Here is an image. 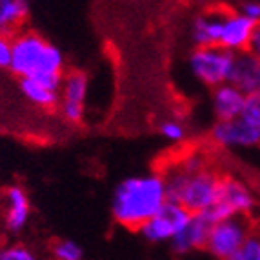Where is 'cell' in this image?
<instances>
[{
	"mask_svg": "<svg viewBox=\"0 0 260 260\" xmlns=\"http://www.w3.org/2000/svg\"><path fill=\"white\" fill-rule=\"evenodd\" d=\"M166 202L168 195L160 173L127 177L113 191V220L129 231H139L140 225L148 222Z\"/></svg>",
	"mask_w": 260,
	"mask_h": 260,
	"instance_id": "obj_1",
	"label": "cell"
},
{
	"mask_svg": "<svg viewBox=\"0 0 260 260\" xmlns=\"http://www.w3.org/2000/svg\"><path fill=\"white\" fill-rule=\"evenodd\" d=\"M255 22L239 9H215L197 15L191 22V40L195 46H218L230 53L247 51Z\"/></svg>",
	"mask_w": 260,
	"mask_h": 260,
	"instance_id": "obj_2",
	"label": "cell"
},
{
	"mask_svg": "<svg viewBox=\"0 0 260 260\" xmlns=\"http://www.w3.org/2000/svg\"><path fill=\"white\" fill-rule=\"evenodd\" d=\"M9 71L18 78H46L62 82L66 60L56 46L35 31L24 29L13 37V55Z\"/></svg>",
	"mask_w": 260,
	"mask_h": 260,
	"instance_id": "obj_3",
	"label": "cell"
},
{
	"mask_svg": "<svg viewBox=\"0 0 260 260\" xmlns=\"http://www.w3.org/2000/svg\"><path fill=\"white\" fill-rule=\"evenodd\" d=\"M168 202H177L189 213H206L215 206L220 193L222 175L213 166L197 173H184L175 164L160 171Z\"/></svg>",
	"mask_w": 260,
	"mask_h": 260,
	"instance_id": "obj_4",
	"label": "cell"
},
{
	"mask_svg": "<svg viewBox=\"0 0 260 260\" xmlns=\"http://www.w3.org/2000/svg\"><path fill=\"white\" fill-rule=\"evenodd\" d=\"M235 66V53L218 46H195L187 56L189 73L204 86L215 87L228 84Z\"/></svg>",
	"mask_w": 260,
	"mask_h": 260,
	"instance_id": "obj_5",
	"label": "cell"
},
{
	"mask_svg": "<svg viewBox=\"0 0 260 260\" xmlns=\"http://www.w3.org/2000/svg\"><path fill=\"white\" fill-rule=\"evenodd\" d=\"M258 202L253 189L244 180L231 175H222L220 193L211 209L204 213L211 224L231 217H251Z\"/></svg>",
	"mask_w": 260,
	"mask_h": 260,
	"instance_id": "obj_6",
	"label": "cell"
},
{
	"mask_svg": "<svg viewBox=\"0 0 260 260\" xmlns=\"http://www.w3.org/2000/svg\"><path fill=\"white\" fill-rule=\"evenodd\" d=\"M255 231L251 217H231L211 224L206 251L217 260H228L244 244V240Z\"/></svg>",
	"mask_w": 260,
	"mask_h": 260,
	"instance_id": "obj_7",
	"label": "cell"
},
{
	"mask_svg": "<svg viewBox=\"0 0 260 260\" xmlns=\"http://www.w3.org/2000/svg\"><path fill=\"white\" fill-rule=\"evenodd\" d=\"M191 213L177 202H166L158 211L139 228V233L151 244L171 242Z\"/></svg>",
	"mask_w": 260,
	"mask_h": 260,
	"instance_id": "obj_8",
	"label": "cell"
},
{
	"mask_svg": "<svg viewBox=\"0 0 260 260\" xmlns=\"http://www.w3.org/2000/svg\"><path fill=\"white\" fill-rule=\"evenodd\" d=\"M209 137L218 148L249 149L260 146V126H255L242 117L217 120L209 131Z\"/></svg>",
	"mask_w": 260,
	"mask_h": 260,
	"instance_id": "obj_9",
	"label": "cell"
},
{
	"mask_svg": "<svg viewBox=\"0 0 260 260\" xmlns=\"http://www.w3.org/2000/svg\"><path fill=\"white\" fill-rule=\"evenodd\" d=\"M87 87H89V77L84 71L73 70L64 73L60 84V102L58 111L62 118L70 124H80L86 113V99Z\"/></svg>",
	"mask_w": 260,
	"mask_h": 260,
	"instance_id": "obj_10",
	"label": "cell"
},
{
	"mask_svg": "<svg viewBox=\"0 0 260 260\" xmlns=\"http://www.w3.org/2000/svg\"><path fill=\"white\" fill-rule=\"evenodd\" d=\"M209 230H211V222L208 220L204 213H191L186 224L180 228V231L169 242V246L177 255H189V253L202 251L206 247Z\"/></svg>",
	"mask_w": 260,
	"mask_h": 260,
	"instance_id": "obj_11",
	"label": "cell"
},
{
	"mask_svg": "<svg viewBox=\"0 0 260 260\" xmlns=\"http://www.w3.org/2000/svg\"><path fill=\"white\" fill-rule=\"evenodd\" d=\"M31 218V200L18 184L4 189V225L9 233H20Z\"/></svg>",
	"mask_w": 260,
	"mask_h": 260,
	"instance_id": "obj_12",
	"label": "cell"
},
{
	"mask_svg": "<svg viewBox=\"0 0 260 260\" xmlns=\"http://www.w3.org/2000/svg\"><path fill=\"white\" fill-rule=\"evenodd\" d=\"M230 84L244 95L260 93V60L255 58L249 51H242L235 55V66L231 71Z\"/></svg>",
	"mask_w": 260,
	"mask_h": 260,
	"instance_id": "obj_13",
	"label": "cell"
},
{
	"mask_svg": "<svg viewBox=\"0 0 260 260\" xmlns=\"http://www.w3.org/2000/svg\"><path fill=\"white\" fill-rule=\"evenodd\" d=\"M60 84L46 78H20V91L37 108L55 109L60 102Z\"/></svg>",
	"mask_w": 260,
	"mask_h": 260,
	"instance_id": "obj_14",
	"label": "cell"
},
{
	"mask_svg": "<svg viewBox=\"0 0 260 260\" xmlns=\"http://www.w3.org/2000/svg\"><path fill=\"white\" fill-rule=\"evenodd\" d=\"M244 102H246V95L230 82L213 89L211 106L217 120H231L240 117Z\"/></svg>",
	"mask_w": 260,
	"mask_h": 260,
	"instance_id": "obj_15",
	"label": "cell"
},
{
	"mask_svg": "<svg viewBox=\"0 0 260 260\" xmlns=\"http://www.w3.org/2000/svg\"><path fill=\"white\" fill-rule=\"evenodd\" d=\"M29 18V0H0V35H18L26 29Z\"/></svg>",
	"mask_w": 260,
	"mask_h": 260,
	"instance_id": "obj_16",
	"label": "cell"
},
{
	"mask_svg": "<svg viewBox=\"0 0 260 260\" xmlns=\"http://www.w3.org/2000/svg\"><path fill=\"white\" fill-rule=\"evenodd\" d=\"M53 260H82L84 251L75 240L60 239L51 246Z\"/></svg>",
	"mask_w": 260,
	"mask_h": 260,
	"instance_id": "obj_17",
	"label": "cell"
},
{
	"mask_svg": "<svg viewBox=\"0 0 260 260\" xmlns=\"http://www.w3.org/2000/svg\"><path fill=\"white\" fill-rule=\"evenodd\" d=\"M228 260H260V231H253Z\"/></svg>",
	"mask_w": 260,
	"mask_h": 260,
	"instance_id": "obj_18",
	"label": "cell"
},
{
	"mask_svg": "<svg viewBox=\"0 0 260 260\" xmlns=\"http://www.w3.org/2000/svg\"><path fill=\"white\" fill-rule=\"evenodd\" d=\"M0 260H39V256L24 244H9L0 247Z\"/></svg>",
	"mask_w": 260,
	"mask_h": 260,
	"instance_id": "obj_19",
	"label": "cell"
},
{
	"mask_svg": "<svg viewBox=\"0 0 260 260\" xmlns=\"http://www.w3.org/2000/svg\"><path fill=\"white\" fill-rule=\"evenodd\" d=\"M158 131H160L162 137H164L166 140H169V142H182L187 133L186 126H184L180 120H177V118L164 120L160 124V127H158Z\"/></svg>",
	"mask_w": 260,
	"mask_h": 260,
	"instance_id": "obj_20",
	"label": "cell"
},
{
	"mask_svg": "<svg viewBox=\"0 0 260 260\" xmlns=\"http://www.w3.org/2000/svg\"><path fill=\"white\" fill-rule=\"evenodd\" d=\"M240 117L246 118L251 124H255V126H260V93L246 96V102H244V109L240 113Z\"/></svg>",
	"mask_w": 260,
	"mask_h": 260,
	"instance_id": "obj_21",
	"label": "cell"
},
{
	"mask_svg": "<svg viewBox=\"0 0 260 260\" xmlns=\"http://www.w3.org/2000/svg\"><path fill=\"white\" fill-rule=\"evenodd\" d=\"M13 55V39L0 35V70H9Z\"/></svg>",
	"mask_w": 260,
	"mask_h": 260,
	"instance_id": "obj_22",
	"label": "cell"
},
{
	"mask_svg": "<svg viewBox=\"0 0 260 260\" xmlns=\"http://www.w3.org/2000/svg\"><path fill=\"white\" fill-rule=\"evenodd\" d=\"M239 11L255 24H260V0H244Z\"/></svg>",
	"mask_w": 260,
	"mask_h": 260,
	"instance_id": "obj_23",
	"label": "cell"
},
{
	"mask_svg": "<svg viewBox=\"0 0 260 260\" xmlns=\"http://www.w3.org/2000/svg\"><path fill=\"white\" fill-rule=\"evenodd\" d=\"M247 51L251 53L255 58L260 60V24H256L255 29H253V35H251V42H249V48Z\"/></svg>",
	"mask_w": 260,
	"mask_h": 260,
	"instance_id": "obj_24",
	"label": "cell"
},
{
	"mask_svg": "<svg viewBox=\"0 0 260 260\" xmlns=\"http://www.w3.org/2000/svg\"><path fill=\"white\" fill-rule=\"evenodd\" d=\"M256 208H258V211H260V202H258V206H256Z\"/></svg>",
	"mask_w": 260,
	"mask_h": 260,
	"instance_id": "obj_25",
	"label": "cell"
}]
</instances>
